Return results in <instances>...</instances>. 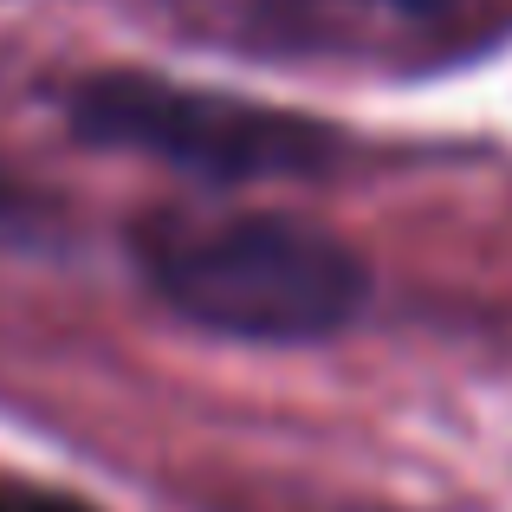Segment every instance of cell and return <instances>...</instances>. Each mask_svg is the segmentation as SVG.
I'll return each instance as SVG.
<instances>
[{"label": "cell", "instance_id": "obj_4", "mask_svg": "<svg viewBox=\"0 0 512 512\" xmlns=\"http://www.w3.org/2000/svg\"><path fill=\"white\" fill-rule=\"evenodd\" d=\"M33 234V201L20 195V182L0 175V240H26Z\"/></svg>", "mask_w": 512, "mask_h": 512}, {"label": "cell", "instance_id": "obj_3", "mask_svg": "<svg viewBox=\"0 0 512 512\" xmlns=\"http://www.w3.org/2000/svg\"><path fill=\"white\" fill-rule=\"evenodd\" d=\"M0 512H91V506H78L72 493H46V487H13V480H0Z\"/></svg>", "mask_w": 512, "mask_h": 512}, {"label": "cell", "instance_id": "obj_5", "mask_svg": "<svg viewBox=\"0 0 512 512\" xmlns=\"http://www.w3.org/2000/svg\"><path fill=\"white\" fill-rule=\"evenodd\" d=\"M402 7H435V0H402Z\"/></svg>", "mask_w": 512, "mask_h": 512}, {"label": "cell", "instance_id": "obj_1", "mask_svg": "<svg viewBox=\"0 0 512 512\" xmlns=\"http://www.w3.org/2000/svg\"><path fill=\"white\" fill-rule=\"evenodd\" d=\"M156 292L201 331L247 344H312L344 331L370 299V273L338 234L292 214H234L175 227L150 247Z\"/></svg>", "mask_w": 512, "mask_h": 512}, {"label": "cell", "instance_id": "obj_2", "mask_svg": "<svg viewBox=\"0 0 512 512\" xmlns=\"http://www.w3.org/2000/svg\"><path fill=\"white\" fill-rule=\"evenodd\" d=\"M78 137L111 150L163 156L214 182H260V175H318L338 156V130L286 104L234 98L208 85H169L150 72H98L72 91Z\"/></svg>", "mask_w": 512, "mask_h": 512}]
</instances>
